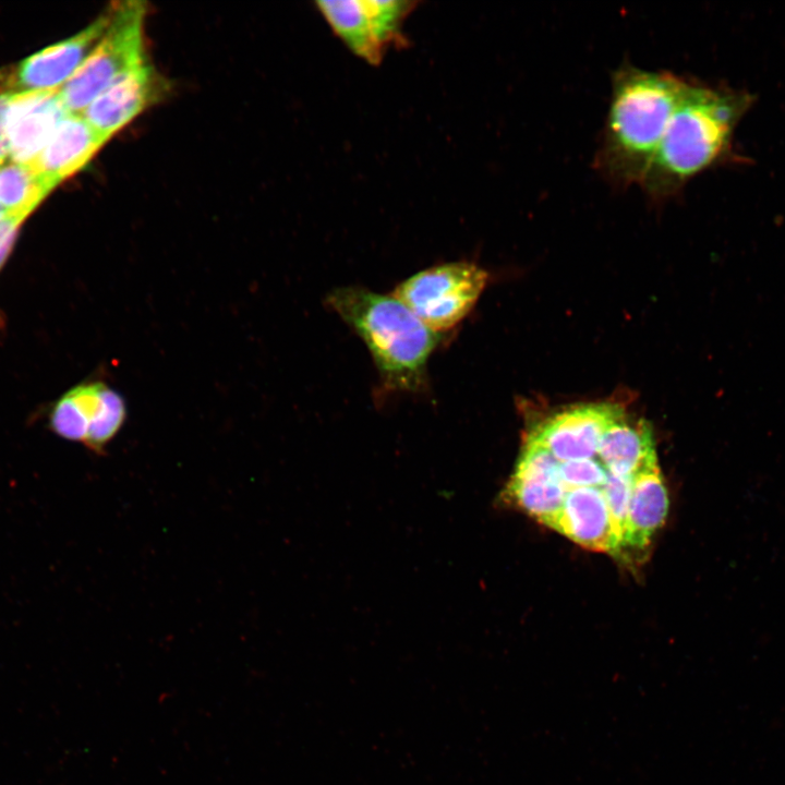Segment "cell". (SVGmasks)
Listing matches in <instances>:
<instances>
[{
    "instance_id": "obj_1",
    "label": "cell",
    "mask_w": 785,
    "mask_h": 785,
    "mask_svg": "<svg viewBox=\"0 0 785 785\" xmlns=\"http://www.w3.org/2000/svg\"><path fill=\"white\" fill-rule=\"evenodd\" d=\"M687 77L624 62L614 71L593 168L618 190L640 185L684 92Z\"/></svg>"
},
{
    "instance_id": "obj_2",
    "label": "cell",
    "mask_w": 785,
    "mask_h": 785,
    "mask_svg": "<svg viewBox=\"0 0 785 785\" xmlns=\"http://www.w3.org/2000/svg\"><path fill=\"white\" fill-rule=\"evenodd\" d=\"M744 90L688 78L640 188L649 201L679 195L704 171L723 164L735 130L753 102Z\"/></svg>"
},
{
    "instance_id": "obj_3",
    "label": "cell",
    "mask_w": 785,
    "mask_h": 785,
    "mask_svg": "<svg viewBox=\"0 0 785 785\" xmlns=\"http://www.w3.org/2000/svg\"><path fill=\"white\" fill-rule=\"evenodd\" d=\"M326 304L365 343L387 391L426 390L427 362L444 334L427 327L392 294L363 287L333 289Z\"/></svg>"
},
{
    "instance_id": "obj_4",
    "label": "cell",
    "mask_w": 785,
    "mask_h": 785,
    "mask_svg": "<svg viewBox=\"0 0 785 785\" xmlns=\"http://www.w3.org/2000/svg\"><path fill=\"white\" fill-rule=\"evenodd\" d=\"M104 35L68 82L59 89L71 114H81L118 77L145 61L144 22L146 3L117 2Z\"/></svg>"
},
{
    "instance_id": "obj_5",
    "label": "cell",
    "mask_w": 785,
    "mask_h": 785,
    "mask_svg": "<svg viewBox=\"0 0 785 785\" xmlns=\"http://www.w3.org/2000/svg\"><path fill=\"white\" fill-rule=\"evenodd\" d=\"M487 281L475 264L450 262L415 273L391 293L432 330L444 334L472 310Z\"/></svg>"
},
{
    "instance_id": "obj_6",
    "label": "cell",
    "mask_w": 785,
    "mask_h": 785,
    "mask_svg": "<svg viewBox=\"0 0 785 785\" xmlns=\"http://www.w3.org/2000/svg\"><path fill=\"white\" fill-rule=\"evenodd\" d=\"M315 4L333 33L352 53L377 65L390 48L404 44L402 27L418 2L331 0Z\"/></svg>"
},
{
    "instance_id": "obj_7",
    "label": "cell",
    "mask_w": 785,
    "mask_h": 785,
    "mask_svg": "<svg viewBox=\"0 0 785 785\" xmlns=\"http://www.w3.org/2000/svg\"><path fill=\"white\" fill-rule=\"evenodd\" d=\"M126 414L123 396L106 382L93 379L76 384L55 400L47 421L57 436L102 455Z\"/></svg>"
},
{
    "instance_id": "obj_8",
    "label": "cell",
    "mask_w": 785,
    "mask_h": 785,
    "mask_svg": "<svg viewBox=\"0 0 785 785\" xmlns=\"http://www.w3.org/2000/svg\"><path fill=\"white\" fill-rule=\"evenodd\" d=\"M625 415L617 403L575 406L553 414L530 431L526 442L550 451L559 462L597 457L604 433Z\"/></svg>"
},
{
    "instance_id": "obj_9",
    "label": "cell",
    "mask_w": 785,
    "mask_h": 785,
    "mask_svg": "<svg viewBox=\"0 0 785 785\" xmlns=\"http://www.w3.org/2000/svg\"><path fill=\"white\" fill-rule=\"evenodd\" d=\"M166 81L145 60L118 77L81 116L108 141L149 106L159 101Z\"/></svg>"
},
{
    "instance_id": "obj_10",
    "label": "cell",
    "mask_w": 785,
    "mask_h": 785,
    "mask_svg": "<svg viewBox=\"0 0 785 785\" xmlns=\"http://www.w3.org/2000/svg\"><path fill=\"white\" fill-rule=\"evenodd\" d=\"M110 17L109 9L77 34L24 59L11 74V88L15 93L59 90L97 45Z\"/></svg>"
},
{
    "instance_id": "obj_11",
    "label": "cell",
    "mask_w": 785,
    "mask_h": 785,
    "mask_svg": "<svg viewBox=\"0 0 785 785\" xmlns=\"http://www.w3.org/2000/svg\"><path fill=\"white\" fill-rule=\"evenodd\" d=\"M559 461L545 448L524 442L505 498L539 522L554 528L566 491L558 474Z\"/></svg>"
},
{
    "instance_id": "obj_12",
    "label": "cell",
    "mask_w": 785,
    "mask_h": 785,
    "mask_svg": "<svg viewBox=\"0 0 785 785\" xmlns=\"http://www.w3.org/2000/svg\"><path fill=\"white\" fill-rule=\"evenodd\" d=\"M68 114L59 90L11 94L7 110V135L12 160L31 164Z\"/></svg>"
},
{
    "instance_id": "obj_13",
    "label": "cell",
    "mask_w": 785,
    "mask_h": 785,
    "mask_svg": "<svg viewBox=\"0 0 785 785\" xmlns=\"http://www.w3.org/2000/svg\"><path fill=\"white\" fill-rule=\"evenodd\" d=\"M108 142L81 114H68L29 164L55 188L80 171Z\"/></svg>"
},
{
    "instance_id": "obj_14",
    "label": "cell",
    "mask_w": 785,
    "mask_h": 785,
    "mask_svg": "<svg viewBox=\"0 0 785 785\" xmlns=\"http://www.w3.org/2000/svg\"><path fill=\"white\" fill-rule=\"evenodd\" d=\"M602 488L567 491L553 530L585 548L616 554L619 546Z\"/></svg>"
},
{
    "instance_id": "obj_15",
    "label": "cell",
    "mask_w": 785,
    "mask_h": 785,
    "mask_svg": "<svg viewBox=\"0 0 785 785\" xmlns=\"http://www.w3.org/2000/svg\"><path fill=\"white\" fill-rule=\"evenodd\" d=\"M667 511L668 495L659 463L637 472L632 476L624 547L643 548L664 523Z\"/></svg>"
},
{
    "instance_id": "obj_16",
    "label": "cell",
    "mask_w": 785,
    "mask_h": 785,
    "mask_svg": "<svg viewBox=\"0 0 785 785\" xmlns=\"http://www.w3.org/2000/svg\"><path fill=\"white\" fill-rule=\"evenodd\" d=\"M597 458L608 472L621 476H633L657 463L651 428L624 415L604 433Z\"/></svg>"
},
{
    "instance_id": "obj_17",
    "label": "cell",
    "mask_w": 785,
    "mask_h": 785,
    "mask_svg": "<svg viewBox=\"0 0 785 785\" xmlns=\"http://www.w3.org/2000/svg\"><path fill=\"white\" fill-rule=\"evenodd\" d=\"M53 189L29 164L0 166V204L8 218L24 221Z\"/></svg>"
},
{
    "instance_id": "obj_18",
    "label": "cell",
    "mask_w": 785,
    "mask_h": 785,
    "mask_svg": "<svg viewBox=\"0 0 785 785\" xmlns=\"http://www.w3.org/2000/svg\"><path fill=\"white\" fill-rule=\"evenodd\" d=\"M631 483L632 476H621L607 471V481L602 488L619 551L624 548L626 538Z\"/></svg>"
},
{
    "instance_id": "obj_19",
    "label": "cell",
    "mask_w": 785,
    "mask_h": 785,
    "mask_svg": "<svg viewBox=\"0 0 785 785\" xmlns=\"http://www.w3.org/2000/svg\"><path fill=\"white\" fill-rule=\"evenodd\" d=\"M558 474L566 492L577 487L602 488L607 481V470L597 457L559 462Z\"/></svg>"
},
{
    "instance_id": "obj_20",
    "label": "cell",
    "mask_w": 785,
    "mask_h": 785,
    "mask_svg": "<svg viewBox=\"0 0 785 785\" xmlns=\"http://www.w3.org/2000/svg\"><path fill=\"white\" fill-rule=\"evenodd\" d=\"M22 224L23 221L13 218L0 220V271L12 253ZM3 327L4 318L0 312V331Z\"/></svg>"
},
{
    "instance_id": "obj_21",
    "label": "cell",
    "mask_w": 785,
    "mask_h": 785,
    "mask_svg": "<svg viewBox=\"0 0 785 785\" xmlns=\"http://www.w3.org/2000/svg\"><path fill=\"white\" fill-rule=\"evenodd\" d=\"M10 95L11 94L8 93L0 94V166H2L7 157L10 156L7 135V110Z\"/></svg>"
},
{
    "instance_id": "obj_22",
    "label": "cell",
    "mask_w": 785,
    "mask_h": 785,
    "mask_svg": "<svg viewBox=\"0 0 785 785\" xmlns=\"http://www.w3.org/2000/svg\"><path fill=\"white\" fill-rule=\"evenodd\" d=\"M3 218H8V217L5 216V214H4L3 209H2V206H1V204H0V220L3 219Z\"/></svg>"
}]
</instances>
